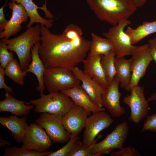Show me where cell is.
Instances as JSON below:
<instances>
[{"mask_svg": "<svg viewBox=\"0 0 156 156\" xmlns=\"http://www.w3.org/2000/svg\"><path fill=\"white\" fill-rule=\"evenodd\" d=\"M41 39L38 52L46 68L62 67L72 70L85 59L91 41L83 37L81 29H71L66 36L51 33L40 25Z\"/></svg>", "mask_w": 156, "mask_h": 156, "instance_id": "obj_1", "label": "cell"}, {"mask_svg": "<svg viewBox=\"0 0 156 156\" xmlns=\"http://www.w3.org/2000/svg\"><path fill=\"white\" fill-rule=\"evenodd\" d=\"M88 4L100 20L112 26L128 18L137 8L132 0H86Z\"/></svg>", "mask_w": 156, "mask_h": 156, "instance_id": "obj_2", "label": "cell"}, {"mask_svg": "<svg viewBox=\"0 0 156 156\" xmlns=\"http://www.w3.org/2000/svg\"><path fill=\"white\" fill-rule=\"evenodd\" d=\"M8 50L16 53L23 71H26L31 61V49L41 39L40 25L28 28L19 36L11 39L3 38Z\"/></svg>", "mask_w": 156, "mask_h": 156, "instance_id": "obj_3", "label": "cell"}, {"mask_svg": "<svg viewBox=\"0 0 156 156\" xmlns=\"http://www.w3.org/2000/svg\"><path fill=\"white\" fill-rule=\"evenodd\" d=\"M40 98L26 102L35 106L38 113H47L63 117L74 104L70 98L61 92L40 95Z\"/></svg>", "mask_w": 156, "mask_h": 156, "instance_id": "obj_4", "label": "cell"}, {"mask_svg": "<svg viewBox=\"0 0 156 156\" xmlns=\"http://www.w3.org/2000/svg\"><path fill=\"white\" fill-rule=\"evenodd\" d=\"M43 77L44 85L49 93L77 87L81 83L71 70L62 67L46 68Z\"/></svg>", "mask_w": 156, "mask_h": 156, "instance_id": "obj_5", "label": "cell"}, {"mask_svg": "<svg viewBox=\"0 0 156 156\" xmlns=\"http://www.w3.org/2000/svg\"><path fill=\"white\" fill-rule=\"evenodd\" d=\"M131 23L128 19L122 20L117 25L112 26L107 32L102 34L112 44L116 58L132 55L138 46L131 44L129 36L124 31L125 28Z\"/></svg>", "mask_w": 156, "mask_h": 156, "instance_id": "obj_6", "label": "cell"}, {"mask_svg": "<svg viewBox=\"0 0 156 156\" xmlns=\"http://www.w3.org/2000/svg\"><path fill=\"white\" fill-rule=\"evenodd\" d=\"M129 131V126L127 122H123L117 125L112 131L103 140L93 144L91 150L93 156L108 155L116 148L122 149L127 137Z\"/></svg>", "mask_w": 156, "mask_h": 156, "instance_id": "obj_7", "label": "cell"}, {"mask_svg": "<svg viewBox=\"0 0 156 156\" xmlns=\"http://www.w3.org/2000/svg\"><path fill=\"white\" fill-rule=\"evenodd\" d=\"M35 122L43 128L53 142L67 143L71 134L64 129L62 117L47 113H41Z\"/></svg>", "mask_w": 156, "mask_h": 156, "instance_id": "obj_8", "label": "cell"}, {"mask_svg": "<svg viewBox=\"0 0 156 156\" xmlns=\"http://www.w3.org/2000/svg\"><path fill=\"white\" fill-rule=\"evenodd\" d=\"M129 95L125 96L123 100L125 104L130 108V114L129 119L138 124L147 116L149 109L147 100L144 94V88L139 85L133 88Z\"/></svg>", "mask_w": 156, "mask_h": 156, "instance_id": "obj_9", "label": "cell"}, {"mask_svg": "<svg viewBox=\"0 0 156 156\" xmlns=\"http://www.w3.org/2000/svg\"><path fill=\"white\" fill-rule=\"evenodd\" d=\"M132 73L130 85L127 91L138 85L147 68L153 60L148 44L137 46L132 55Z\"/></svg>", "mask_w": 156, "mask_h": 156, "instance_id": "obj_10", "label": "cell"}, {"mask_svg": "<svg viewBox=\"0 0 156 156\" xmlns=\"http://www.w3.org/2000/svg\"><path fill=\"white\" fill-rule=\"evenodd\" d=\"M22 147L26 149L43 152L51 146L52 141L44 129L38 125L27 123Z\"/></svg>", "mask_w": 156, "mask_h": 156, "instance_id": "obj_11", "label": "cell"}, {"mask_svg": "<svg viewBox=\"0 0 156 156\" xmlns=\"http://www.w3.org/2000/svg\"><path fill=\"white\" fill-rule=\"evenodd\" d=\"M113 120L105 111L93 113L86 121L82 143L91 146L96 142L99 138H95L101 131L109 127Z\"/></svg>", "mask_w": 156, "mask_h": 156, "instance_id": "obj_12", "label": "cell"}, {"mask_svg": "<svg viewBox=\"0 0 156 156\" xmlns=\"http://www.w3.org/2000/svg\"><path fill=\"white\" fill-rule=\"evenodd\" d=\"M46 1L42 7H39L32 0H12V2L21 4L24 7L30 19L27 28L36 23L43 25L49 29L53 26L54 16L47 8Z\"/></svg>", "mask_w": 156, "mask_h": 156, "instance_id": "obj_13", "label": "cell"}, {"mask_svg": "<svg viewBox=\"0 0 156 156\" xmlns=\"http://www.w3.org/2000/svg\"><path fill=\"white\" fill-rule=\"evenodd\" d=\"M119 83L118 79L115 76L106 89L102 97L103 107L115 118L120 117L125 113V108L120 105V103L122 94L119 90Z\"/></svg>", "mask_w": 156, "mask_h": 156, "instance_id": "obj_14", "label": "cell"}, {"mask_svg": "<svg viewBox=\"0 0 156 156\" xmlns=\"http://www.w3.org/2000/svg\"><path fill=\"white\" fill-rule=\"evenodd\" d=\"M88 116L85 109L74 104L62 117L64 127L70 134L78 135L85 127Z\"/></svg>", "mask_w": 156, "mask_h": 156, "instance_id": "obj_15", "label": "cell"}, {"mask_svg": "<svg viewBox=\"0 0 156 156\" xmlns=\"http://www.w3.org/2000/svg\"><path fill=\"white\" fill-rule=\"evenodd\" d=\"M8 5L12 10L11 17L8 21L4 29L0 32V38L8 39L16 34L22 28L21 24L25 22L29 16L24 7L21 4L10 2Z\"/></svg>", "mask_w": 156, "mask_h": 156, "instance_id": "obj_16", "label": "cell"}, {"mask_svg": "<svg viewBox=\"0 0 156 156\" xmlns=\"http://www.w3.org/2000/svg\"><path fill=\"white\" fill-rule=\"evenodd\" d=\"M71 70L80 81L81 86L94 103L99 107H103L102 97L106 89L86 74L78 66L74 67Z\"/></svg>", "mask_w": 156, "mask_h": 156, "instance_id": "obj_17", "label": "cell"}, {"mask_svg": "<svg viewBox=\"0 0 156 156\" xmlns=\"http://www.w3.org/2000/svg\"><path fill=\"white\" fill-rule=\"evenodd\" d=\"M61 92L69 96L75 104L82 107L90 115L91 113L105 110V108L99 107L94 103L81 85Z\"/></svg>", "mask_w": 156, "mask_h": 156, "instance_id": "obj_18", "label": "cell"}, {"mask_svg": "<svg viewBox=\"0 0 156 156\" xmlns=\"http://www.w3.org/2000/svg\"><path fill=\"white\" fill-rule=\"evenodd\" d=\"M103 55L87 57L82 62L83 72L106 89L109 85L101 64Z\"/></svg>", "mask_w": 156, "mask_h": 156, "instance_id": "obj_19", "label": "cell"}, {"mask_svg": "<svg viewBox=\"0 0 156 156\" xmlns=\"http://www.w3.org/2000/svg\"><path fill=\"white\" fill-rule=\"evenodd\" d=\"M40 41L36 42L31 49V61L26 70L34 74L36 77L38 82L36 90L40 93V95L43 94L46 88L44 82V75L46 68L40 56L38 50L40 46Z\"/></svg>", "mask_w": 156, "mask_h": 156, "instance_id": "obj_20", "label": "cell"}, {"mask_svg": "<svg viewBox=\"0 0 156 156\" xmlns=\"http://www.w3.org/2000/svg\"><path fill=\"white\" fill-rule=\"evenodd\" d=\"M33 108L32 105H27L23 101L17 99L6 92L5 98L0 101V112H8L14 115L22 116L29 114Z\"/></svg>", "mask_w": 156, "mask_h": 156, "instance_id": "obj_21", "label": "cell"}, {"mask_svg": "<svg viewBox=\"0 0 156 156\" xmlns=\"http://www.w3.org/2000/svg\"><path fill=\"white\" fill-rule=\"evenodd\" d=\"M27 121L26 117L19 118L16 115L0 118V124L11 131L14 139L20 144L22 142L25 136Z\"/></svg>", "mask_w": 156, "mask_h": 156, "instance_id": "obj_22", "label": "cell"}, {"mask_svg": "<svg viewBox=\"0 0 156 156\" xmlns=\"http://www.w3.org/2000/svg\"><path fill=\"white\" fill-rule=\"evenodd\" d=\"M114 64L116 72L115 76L120 82L121 88L127 91L131 77V59H127L124 57L119 58L116 57Z\"/></svg>", "mask_w": 156, "mask_h": 156, "instance_id": "obj_23", "label": "cell"}, {"mask_svg": "<svg viewBox=\"0 0 156 156\" xmlns=\"http://www.w3.org/2000/svg\"><path fill=\"white\" fill-rule=\"evenodd\" d=\"M125 31L129 36L131 44H135L146 36L156 33V20L144 21L134 29L128 27Z\"/></svg>", "mask_w": 156, "mask_h": 156, "instance_id": "obj_24", "label": "cell"}, {"mask_svg": "<svg viewBox=\"0 0 156 156\" xmlns=\"http://www.w3.org/2000/svg\"><path fill=\"white\" fill-rule=\"evenodd\" d=\"M91 36L92 40L87 57L105 55L113 49L112 44L106 38L101 37L93 33L91 34Z\"/></svg>", "mask_w": 156, "mask_h": 156, "instance_id": "obj_25", "label": "cell"}, {"mask_svg": "<svg viewBox=\"0 0 156 156\" xmlns=\"http://www.w3.org/2000/svg\"><path fill=\"white\" fill-rule=\"evenodd\" d=\"M5 74L15 83L23 86L24 84V78L27 75V72L23 71L19 63L14 59L4 68Z\"/></svg>", "mask_w": 156, "mask_h": 156, "instance_id": "obj_26", "label": "cell"}, {"mask_svg": "<svg viewBox=\"0 0 156 156\" xmlns=\"http://www.w3.org/2000/svg\"><path fill=\"white\" fill-rule=\"evenodd\" d=\"M116 54L114 49L107 55H103L101 64L109 84L114 79L116 74L114 64Z\"/></svg>", "mask_w": 156, "mask_h": 156, "instance_id": "obj_27", "label": "cell"}, {"mask_svg": "<svg viewBox=\"0 0 156 156\" xmlns=\"http://www.w3.org/2000/svg\"><path fill=\"white\" fill-rule=\"evenodd\" d=\"M52 151H47L43 152L31 150L24 148L22 146L18 147L16 146L8 147L4 150L3 156H48Z\"/></svg>", "mask_w": 156, "mask_h": 156, "instance_id": "obj_28", "label": "cell"}, {"mask_svg": "<svg viewBox=\"0 0 156 156\" xmlns=\"http://www.w3.org/2000/svg\"><path fill=\"white\" fill-rule=\"evenodd\" d=\"M93 144L91 146L84 145L79 139L73 145L68 156H93L91 152Z\"/></svg>", "mask_w": 156, "mask_h": 156, "instance_id": "obj_29", "label": "cell"}, {"mask_svg": "<svg viewBox=\"0 0 156 156\" xmlns=\"http://www.w3.org/2000/svg\"><path fill=\"white\" fill-rule=\"evenodd\" d=\"M8 50L7 44L1 39L0 41V66L3 68L14 59L13 52H9Z\"/></svg>", "mask_w": 156, "mask_h": 156, "instance_id": "obj_30", "label": "cell"}, {"mask_svg": "<svg viewBox=\"0 0 156 156\" xmlns=\"http://www.w3.org/2000/svg\"><path fill=\"white\" fill-rule=\"evenodd\" d=\"M79 139L78 135L71 134L70 139L65 145L57 151L52 152L48 156H68L73 145Z\"/></svg>", "mask_w": 156, "mask_h": 156, "instance_id": "obj_31", "label": "cell"}, {"mask_svg": "<svg viewBox=\"0 0 156 156\" xmlns=\"http://www.w3.org/2000/svg\"><path fill=\"white\" fill-rule=\"evenodd\" d=\"M111 156H140L141 155L131 146L122 148L120 151L112 152Z\"/></svg>", "mask_w": 156, "mask_h": 156, "instance_id": "obj_32", "label": "cell"}, {"mask_svg": "<svg viewBox=\"0 0 156 156\" xmlns=\"http://www.w3.org/2000/svg\"><path fill=\"white\" fill-rule=\"evenodd\" d=\"M148 131L156 132V113L146 116L143 126L142 131Z\"/></svg>", "mask_w": 156, "mask_h": 156, "instance_id": "obj_33", "label": "cell"}, {"mask_svg": "<svg viewBox=\"0 0 156 156\" xmlns=\"http://www.w3.org/2000/svg\"><path fill=\"white\" fill-rule=\"evenodd\" d=\"M5 74L4 68L0 66V89H4L6 92H8L14 94L12 88L8 86L5 83L4 80Z\"/></svg>", "mask_w": 156, "mask_h": 156, "instance_id": "obj_34", "label": "cell"}, {"mask_svg": "<svg viewBox=\"0 0 156 156\" xmlns=\"http://www.w3.org/2000/svg\"><path fill=\"white\" fill-rule=\"evenodd\" d=\"M148 44L154 63L156 64V36L149 39Z\"/></svg>", "mask_w": 156, "mask_h": 156, "instance_id": "obj_35", "label": "cell"}, {"mask_svg": "<svg viewBox=\"0 0 156 156\" xmlns=\"http://www.w3.org/2000/svg\"><path fill=\"white\" fill-rule=\"evenodd\" d=\"M7 1L0 8V32L4 29L8 22V20L5 18L4 12V9L6 5Z\"/></svg>", "mask_w": 156, "mask_h": 156, "instance_id": "obj_36", "label": "cell"}, {"mask_svg": "<svg viewBox=\"0 0 156 156\" xmlns=\"http://www.w3.org/2000/svg\"><path fill=\"white\" fill-rule=\"evenodd\" d=\"M134 5L137 8L142 7L147 0H132Z\"/></svg>", "mask_w": 156, "mask_h": 156, "instance_id": "obj_37", "label": "cell"}, {"mask_svg": "<svg viewBox=\"0 0 156 156\" xmlns=\"http://www.w3.org/2000/svg\"><path fill=\"white\" fill-rule=\"evenodd\" d=\"M11 143L8 140H3L1 137L0 138V146L2 147L5 146L11 145Z\"/></svg>", "mask_w": 156, "mask_h": 156, "instance_id": "obj_38", "label": "cell"}, {"mask_svg": "<svg viewBox=\"0 0 156 156\" xmlns=\"http://www.w3.org/2000/svg\"><path fill=\"white\" fill-rule=\"evenodd\" d=\"M148 102L156 101V92L152 94L147 100Z\"/></svg>", "mask_w": 156, "mask_h": 156, "instance_id": "obj_39", "label": "cell"}, {"mask_svg": "<svg viewBox=\"0 0 156 156\" xmlns=\"http://www.w3.org/2000/svg\"></svg>", "mask_w": 156, "mask_h": 156, "instance_id": "obj_40", "label": "cell"}]
</instances>
